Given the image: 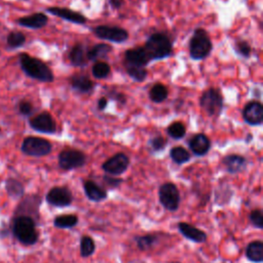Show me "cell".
Segmentation results:
<instances>
[{"label":"cell","mask_w":263,"mask_h":263,"mask_svg":"<svg viewBox=\"0 0 263 263\" xmlns=\"http://www.w3.org/2000/svg\"><path fill=\"white\" fill-rule=\"evenodd\" d=\"M222 164L230 174H238L246 170L247 160L238 154H228L222 160Z\"/></svg>","instance_id":"2e32d148"},{"label":"cell","mask_w":263,"mask_h":263,"mask_svg":"<svg viewBox=\"0 0 263 263\" xmlns=\"http://www.w3.org/2000/svg\"><path fill=\"white\" fill-rule=\"evenodd\" d=\"M12 232L16 240L26 246H32L38 240L36 223L32 217L18 215L14 218L12 223Z\"/></svg>","instance_id":"6da1fadb"},{"label":"cell","mask_w":263,"mask_h":263,"mask_svg":"<svg viewBox=\"0 0 263 263\" xmlns=\"http://www.w3.org/2000/svg\"><path fill=\"white\" fill-rule=\"evenodd\" d=\"M246 257L255 263L263 262V242L261 240L250 242L246 248Z\"/></svg>","instance_id":"603a6c76"},{"label":"cell","mask_w":263,"mask_h":263,"mask_svg":"<svg viewBox=\"0 0 263 263\" xmlns=\"http://www.w3.org/2000/svg\"><path fill=\"white\" fill-rule=\"evenodd\" d=\"M112 52V46L105 44H96L88 50V61H98L99 59L107 57V54Z\"/></svg>","instance_id":"cb8c5ba5"},{"label":"cell","mask_w":263,"mask_h":263,"mask_svg":"<svg viewBox=\"0 0 263 263\" xmlns=\"http://www.w3.org/2000/svg\"><path fill=\"white\" fill-rule=\"evenodd\" d=\"M236 50L238 52V54H240V56H242V57L245 58H249L250 54H251V52H252V48L249 44V42H245V40H240L236 44Z\"/></svg>","instance_id":"d590c367"},{"label":"cell","mask_w":263,"mask_h":263,"mask_svg":"<svg viewBox=\"0 0 263 263\" xmlns=\"http://www.w3.org/2000/svg\"><path fill=\"white\" fill-rule=\"evenodd\" d=\"M6 188L10 196L14 198H22L24 194V187L23 184L16 179H8L6 182Z\"/></svg>","instance_id":"4316f807"},{"label":"cell","mask_w":263,"mask_h":263,"mask_svg":"<svg viewBox=\"0 0 263 263\" xmlns=\"http://www.w3.org/2000/svg\"><path fill=\"white\" fill-rule=\"evenodd\" d=\"M84 194L86 198L92 200V202H102L107 198V192L105 190H103L102 187L97 184L96 182H94L92 180H88L84 183Z\"/></svg>","instance_id":"ffe728a7"},{"label":"cell","mask_w":263,"mask_h":263,"mask_svg":"<svg viewBox=\"0 0 263 263\" xmlns=\"http://www.w3.org/2000/svg\"><path fill=\"white\" fill-rule=\"evenodd\" d=\"M160 202L168 211L175 212L179 209L181 196L179 190L174 183H164L158 190Z\"/></svg>","instance_id":"8992f818"},{"label":"cell","mask_w":263,"mask_h":263,"mask_svg":"<svg viewBox=\"0 0 263 263\" xmlns=\"http://www.w3.org/2000/svg\"><path fill=\"white\" fill-rule=\"evenodd\" d=\"M96 250V244L92 238L88 236H84L80 238V256L84 258L90 257Z\"/></svg>","instance_id":"f1b7e54d"},{"label":"cell","mask_w":263,"mask_h":263,"mask_svg":"<svg viewBox=\"0 0 263 263\" xmlns=\"http://www.w3.org/2000/svg\"><path fill=\"white\" fill-rule=\"evenodd\" d=\"M242 118L250 126H259L263 122V106L259 101L249 102L242 110Z\"/></svg>","instance_id":"5bb4252c"},{"label":"cell","mask_w":263,"mask_h":263,"mask_svg":"<svg viewBox=\"0 0 263 263\" xmlns=\"http://www.w3.org/2000/svg\"><path fill=\"white\" fill-rule=\"evenodd\" d=\"M26 42V37L22 32H12L8 36V44L12 48H21Z\"/></svg>","instance_id":"836d02e7"},{"label":"cell","mask_w":263,"mask_h":263,"mask_svg":"<svg viewBox=\"0 0 263 263\" xmlns=\"http://www.w3.org/2000/svg\"><path fill=\"white\" fill-rule=\"evenodd\" d=\"M109 96H110L112 99H114V100H116L118 102H120V103H122V104H126V96L124 95V94H122V92H111Z\"/></svg>","instance_id":"ab89813d"},{"label":"cell","mask_w":263,"mask_h":263,"mask_svg":"<svg viewBox=\"0 0 263 263\" xmlns=\"http://www.w3.org/2000/svg\"><path fill=\"white\" fill-rule=\"evenodd\" d=\"M30 126L34 130L44 134H54L57 130V124L54 118L48 114V112H42V114L36 116L29 122Z\"/></svg>","instance_id":"7c38bea8"},{"label":"cell","mask_w":263,"mask_h":263,"mask_svg":"<svg viewBox=\"0 0 263 263\" xmlns=\"http://www.w3.org/2000/svg\"><path fill=\"white\" fill-rule=\"evenodd\" d=\"M71 86L80 92L88 94L94 88V82L86 76L82 74H76L71 78Z\"/></svg>","instance_id":"7402d4cb"},{"label":"cell","mask_w":263,"mask_h":263,"mask_svg":"<svg viewBox=\"0 0 263 263\" xmlns=\"http://www.w3.org/2000/svg\"><path fill=\"white\" fill-rule=\"evenodd\" d=\"M170 156L172 160L177 164H183L190 160V154L181 146H177L171 149Z\"/></svg>","instance_id":"83f0119b"},{"label":"cell","mask_w":263,"mask_h":263,"mask_svg":"<svg viewBox=\"0 0 263 263\" xmlns=\"http://www.w3.org/2000/svg\"><path fill=\"white\" fill-rule=\"evenodd\" d=\"M107 105H108V100H107V98H101L99 101H98V109L100 110V111H103L106 107H107Z\"/></svg>","instance_id":"b9f144b4"},{"label":"cell","mask_w":263,"mask_h":263,"mask_svg":"<svg viewBox=\"0 0 263 263\" xmlns=\"http://www.w3.org/2000/svg\"><path fill=\"white\" fill-rule=\"evenodd\" d=\"M103 181L104 183L109 186L110 188H118V187L120 186V184L122 183V179L120 178H116L114 176H108V175H105L103 177Z\"/></svg>","instance_id":"74e56055"},{"label":"cell","mask_w":263,"mask_h":263,"mask_svg":"<svg viewBox=\"0 0 263 263\" xmlns=\"http://www.w3.org/2000/svg\"><path fill=\"white\" fill-rule=\"evenodd\" d=\"M124 60L128 66H135L142 68H144L146 65L152 62L144 46H138L135 48L128 50L124 54Z\"/></svg>","instance_id":"4fadbf2b"},{"label":"cell","mask_w":263,"mask_h":263,"mask_svg":"<svg viewBox=\"0 0 263 263\" xmlns=\"http://www.w3.org/2000/svg\"><path fill=\"white\" fill-rule=\"evenodd\" d=\"M166 133L168 136L172 137L173 139L179 140L185 136L186 128H185L184 124H182L181 122H173L168 126Z\"/></svg>","instance_id":"4dcf8cb0"},{"label":"cell","mask_w":263,"mask_h":263,"mask_svg":"<svg viewBox=\"0 0 263 263\" xmlns=\"http://www.w3.org/2000/svg\"><path fill=\"white\" fill-rule=\"evenodd\" d=\"M171 263H180V262H171Z\"/></svg>","instance_id":"7bdbcfd3"},{"label":"cell","mask_w":263,"mask_h":263,"mask_svg":"<svg viewBox=\"0 0 263 263\" xmlns=\"http://www.w3.org/2000/svg\"><path fill=\"white\" fill-rule=\"evenodd\" d=\"M18 111L24 116H29L33 114V106L28 101H22L18 104Z\"/></svg>","instance_id":"f35d334b"},{"label":"cell","mask_w":263,"mask_h":263,"mask_svg":"<svg viewBox=\"0 0 263 263\" xmlns=\"http://www.w3.org/2000/svg\"><path fill=\"white\" fill-rule=\"evenodd\" d=\"M126 73L130 76L136 82H144L147 78V70L142 67H135V66H128L126 65Z\"/></svg>","instance_id":"d6a6232c"},{"label":"cell","mask_w":263,"mask_h":263,"mask_svg":"<svg viewBox=\"0 0 263 263\" xmlns=\"http://www.w3.org/2000/svg\"><path fill=\"white\" fill-rule=\"evenodd\" d=\"M86 54L88 52L82 44H75L69 54V59H70L71 64L76 67L86 66L88 61Z\"/></svg>","instance_id":"44dd1931"},{"label":"cell","mask_w":263,"mask_h":263,"mask_svg":"<svg viewBox=\"0 0 263 263\" xmlns=\"http://www.w3.org/2000/svg\"><path fill=\"white\" fill-rule=\"evenodd\" d=\"M108 2H109L110 6L116 10L120 8L124 4V0H108Z\"/></svg>","instance_id":"60d3db41"},{"label":"cell","mask_w":263,"mask_h":263,"mask_svg":"<svg viewBox=\"0 0 263 263\" xmlns=\"http://www.w3.org/2000/svg\"><path fill=\"white\" fill-rule=\"evenodd\" d=\"M110 66L106 62H96L92 66V75L98 80H103L110 74Z\"/></svg>","instance_id":"1f68e13d"},{"label":"cell","mask_w":263,"mask_h":263,"mask_svg":"<svg viewBox=\"0 0 263 263\" xmlns=\"http://www.w3.org/2000/svg\"><path fill=\"white\" fill-rule=\"evenodd\" d=\"M200 107L209 116H216L223 109V96L219 90L211 88L204 92L200 97Z\"/></svg>","instance_id":"5b68a950"},{"label":"cell","mask_w":263,"mask_h":263,"mask_svg":"<svg viewBox=\"0 0 263 263\" xmlns=\"http://www.w3.org/2000/svg\"><path fill=\"white\" fill-rule=\"evenodd\" d=\"M166 140L160 135L154 137L152 140L149 141L150 147H152L154 152H162V150L166 147Z\"/></svg>","instance_id":"8d00e7d4"},{"label":"cell","mask_w":263,"mask_h":263,"mask_svg":"<svg viewBox=\"0 0 263 263\" xmlns=\"http://www.w3.org/2000/svg\"><path fill=\"white\" fill-rule=\"evenodd\" d=\"M52 143L38 137H27L22 144V152L30 156L40 158L52 152Z\"/></svg>","instance_id":"52a82bcc"},{"label":"cell","mask_w":263,"mask_h":263,"mask_svg":"<svg viewBox=\"0 0 263 263\" xmlns=\"http://www.w3.org/2000/svg\"><path fill=\"white\" fill-rule=\"evenodd\" d=\"M137 247L141 251H147L148 249L152 248L156 242H158V236L156 234H145L141 236H136L135 238Z\"/></svg>","instance_id":"f546056e"},{"label":"cell","mask_w":263,"mask_h":263,"mask_svg":"<svg viewBox=\"0 0 263 263\" xmlns=\"http://www.w3.org/2000/svg\"><path fill=\"white\" fill-rule=\"evenodd\" d=\"M20 65L23 71L33 80L44 82H52L54 74L50 67L42 60L31 57L28 54H21Z\"/></svg>","instance_id":"3957f363"},{"label":"cell","mask_w":263,"mask_h":263,"mask_svg":"<svg viewBox=\"0 0 263 263\" xmlns=\"http://www.w3.org/2000/svg\"><path fill=\"white\" fill-rule=\"evenodd\" d=\"M130 166V158L126 154L120 152L108 158L103 164L102 168L105 173L111 176H118L124 174Z\"/></svg>","instance_id":"8fae6325"},{"label":"cell","mask_w":263,"mask_h":263,"mask_svg":"<svg viewBox=\"0 0 263 263\" xmlns=\"http://www.w3.org/2000/svg\"><path fill=\"white\" fill-rule=\"evenodd\" d=\"M78 223V217L74 214L69 215H61L56 217L54 220V225L56 228L61 230H70L73 228Z\"/></svg>","instance_id":"d4e9b609"},{"label":"cell","mask_w":263,"mask_h":263,"mask_svg":"<svg viewBox=\"0 0 263 263\" xmlns=\"http://www.w3.org/2000/svg\"><path fill=\"white\" fill-rule=\"evenodd\" d=\"M46 202L57 208H65L69 206L73 202V194L68 187L57 186L52 188L46 194Z\"/></svg>","instance_id":"30bf717a"},{"label":"cell","mask_w":263,"mask_h":263,"mask_svg":"<svg viewBox=\"0 0 263 263\" xmlns=\"http://www.w3.org/2000/svg\"><path fill=\"white\" fill-rule=\"evenodd\" d=\"M48 22V18L42 12H36L34 14L21 18L18 20V25L30 29H42Z\"/></svg>","instance_id":"d6986e66"},{"label":"cell","mask_w":263,"mask_h":263,"mask_svg":"<svg viewBox=\"0 0 263 263\" xmlns=\"http://www.w3.org/2000/svg\"><path fill=\"white\" fill-rule=\"evenodd\" d=\"M46 12L56 16H59L63 18V20L65 21H68L74 24L84 25L88 21L86 18L80 12L69 10V8H46Z\"/></svg>","instance_id":"9a60e30c"},{"label":"cell","mask_w":263,"mask_h":263,"mask_svg":"<svg viewBox=\"0 0 263 263\" xmlns=\"http://www.w3.org/2000/svg\"><path fill=\"white\" fill-rule=\"evenodd\" d=\"M188 145L194 154L202 156L209 152L211 148V141L204 134H196L190 139Z\"/></svg>","instance_id":"ac0fdd59"},{"label":"cell","mask_w":263,"mask_h":263,"mask_svg":"<svg viewBox=\"0 0 263 263\" xmlns=\"http://www.w3.org/2000/svg\"><path fill=\"white\" fill-rule=\"evenodd\" d=\"M144 48L152 61L162 60L172 54L173 44L168 35L158 32L148 37Z\"/></svg>","instance_id":"7a4b0ae2"},{"label":"cell","mask_w":263,"mask_h":263,"mask_svg":"<svg viewBox=\"0 0 263 263\" xmlns=\"http://www.w3.org/2000/svg\"><path fill=\"white\" fill-rule=\"evenodd\" d=\"M178 230L185 238L198 244L204 242L206 240V238H208L206 234L202 230L185 222H180L178 224Z\"/></svg>","instance_id":"e0dca14e"},{"label":"cell","mask_w":263,"mask_h":263,"mask_svg":"<svg viewBox=\"0 0 263 263\" xmlns=\"http://www.w3.org/2000/svg\"><path fill=\"white\" fill-rule=\"evenodd\" d=\"M86 162V154L76 149H66L59 154V166L65 171L82 168Z\"/></svg>","instance_id":"ba28073f"},{"label":"cell","mask_w":263,"mask_h":263,"mask_svg":"<svg viewBox=\"0 0 263 263\" xmlns=\"http://www.w3.org/2000/svg\"><path fill=\"white\" fill-rule=\"evenodd\" d=\"M250 221L258 230H263V213L260 209L253 210L250 214Z\"/></svg>","instance_id":"e575fe53"},{"label":"cell","mask_w":263,"mask_h":263,"mask_svg":"<svg viewBox=\"0 0 263 263\" xmlns=\"http://www.w3.org/2000/svg\"><path fill=\"white\" fill-rule=\"evenodd\" d=\"M168 95V90L166 86L162 84H154L149 92V98L154 103H162L166 100Z\"/></svg>","instance_id":"484cf974"},{"label":"cell","mask_w":263,"mask_h":263,"mask_svg":"<svg viewBox=\"0 0 263 263\" xmlns=\"http://www.w3.org/2000/svg\"><path fill=\"white\" fill-rule=\"evenodd\" d=\"M213 50V44L208 33L202 28L196 29L190 42V54L192 60L206 59Z\"/></svg>","instance_id":"277c9868"},{"label":"cell","mask_w":263,"mask_h":263,"mask_svg":"<svg viewBox=\"0 0 263 263\" xmlns=\"http://www.w3.org/2000/svg\"><path fill=\"white\" fill-rule=\"evenodd\" d=\"M94 33H95L98 38L116 44H122L128 38V31L116 26H97L96 28H94Z\"/></svg>","instance_id":"9c48e42d"}]
</instances>
